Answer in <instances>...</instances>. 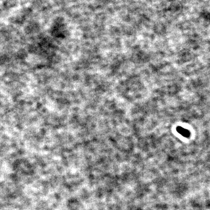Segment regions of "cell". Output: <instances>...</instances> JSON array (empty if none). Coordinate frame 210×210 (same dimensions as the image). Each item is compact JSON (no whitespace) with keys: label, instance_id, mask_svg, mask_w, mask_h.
I'll return each instance as SVG.
<instances>
[{"label":"cell","instance_id":"obj_1","mask_svg":"<svg viewBox=\"0 0 210 210\" xmlns=\"http://www.w3.org/2000/svg\"><path fill=\"white\" fill-rule=\"evenodd\" d=\"M176 131L180 134L185 137H189L190 135V132L187 129H185L181 127H178L176 128Z\"/></svg>","mask_w":210,"mask_h":210}]
</instances>
